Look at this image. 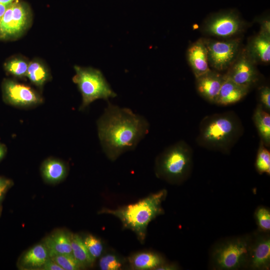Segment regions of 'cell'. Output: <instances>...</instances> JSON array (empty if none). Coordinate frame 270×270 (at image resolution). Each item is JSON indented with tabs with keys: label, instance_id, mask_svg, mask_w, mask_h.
Wrapping results in <instances>:
<instances>
[{
	"label": "cell",
	"instance_id": "cell-1",
	"mask_svg": "<svg viewBox=\"0 0 270 270\" xmlns=\"http://www.w3.org/2000/svg\"><path fill=\"white\" fill-rule=\"evenodd\" d=\"M96 124L102 150L112 161L124 152L134 150L150 128L144 116L110 102Z\"/></svg>",
	"mask_w": 270,
	"mask_h": 270
},
{
	"label": "cell",
	"instance_id": "cell-2",
	"mask_svg": "<svg viewBox=\"0 0 270 270\" xmlns=\"http://www.w3.org/2000/svg\"><path fill=\"white\" fill-rule=\"evenodd\" d=\"M243 132L242 122L234 112L213 114L200 122L196 142L208 150L228 153Z\"/></svg>",
	"mask_w": 270,
	"mask_h": 270
},
{
	"label": "cell",
	"instance_id": "cell-3",
	"mask_svg": "<svg viewBox=\"0 0 270 270\" xmlns=\"http://www.w3.org/2000/svg\"><path fill=\"white\" fill-rule=\"evenodd\" d=\"M166 194L167 191L162 190L134 204L116 210L104 209L101 212L118 218L124 228L134 232L138 240L143 242L149 223L164 213L162 204Z\"/></svg>",
	"mask_w": 270,
	"mask_h": 270
},
{
	"label": "cell",
	"instance_id": "cell-4",
	"mask_svg": "<svg viewBox=\"0 0 270 270\" xmlns=\"http://www.w3.org/2000/svg\"><path fill=\"white\" fill-rule=\"evenodd\" d=\"M192 165V150L183 140L165 149L156 158V176L172 184H180L190 175Z\"/></svg>",
	"mask_w": 270,
	"mask_h": 270
},
{
	"label": "cell",
	"instance_id": "cell-5",
	"mask_svg": "<svg viewBox=\"0 0 270 270\" xmlns=\"http://www.w3.org/2000/svg\"><path fill=\"white\" fill-rule=\"evenodd\" d=\"M251 235L228 238L217 243L210 254L212 268L236 270L247 268Z\"/></svg>",
	"mask_w": 270,
	"mask_h": 270
},
{
	"label": "cell",
	"instance_id": "cell-6",
	"mask_svg": "<svg viewBox=\"0 0 270 270\" xmlns=\"http://www.w3.org/2000/svg\"><path fill=\"white\" fill-rule=\"evenodd\" d=\"M74 69L76 74L72 80L77 84L82 96L80 110L96 100H108L116 96L100 70L78 66H74Z\"/></svg>",
	"mask_w": 270,
	"mask_h": 270
},
{
	"label": "cell",
	"instance_id": "cell-7",
	"mask_svg": "<svg viewBox=\"0 0 270 270\" xmlns=\"http://www.w3.org/2000/svg\"><path fill=\"white\" fill-rule=\"evenodd\" d=\"M32 14L29 4L18 0L10 4L0 21V39L19 38L30 27Z\"/></svg>",
	"mask_w": 270,
	"mask_h": 270
},
{
	"label": "cell",
	"instance_id": "cell-8",
	"mask_svg": "<svg viewBox=\"0 0 270 270\" xmlns=\"http://www.w3.org/2000/svg\"><path fill=\"white\" fill-rule=\"evenodd\" d=\"M208 52L210 68L222 72L231 66L242 50L240 38L224 40L203 38Z\"/></svg>",
	"mask_w": 270,
	"mask_h": 270
},
{
	"label": "cell",
	"instance_id": "cell-9",
	"mask_svg": "<svg viewBox=\"0 0 270 270\" xmlns=\"http://www.w3.org/2000/svg\"><path fill=\"white\" fill-rule=\"evenodd\" d=\"M244 22L234 10H226L211 15L204 22L202 30L208 36L229 38L244 30Z\"/></svg>",
	"mask_w": 270,
	"mask_h": 270
},
{
	"label": "cell",
	"instance_id": "cell-10",
	"mask_svg": "<svg viewBox=\"0 0 270 270\" xmlns=\"http://www.w3.org/2000/svg\"><path fill=\"white\" fill-rule=\"evenodd\" d=\"M270 268L269 232L259 230L252 234L247 268L268 270Z\"/></svg>",
	"mask_w": 270,
	"mask_h": 270
},
{
	"label": "cell",
	"instance_id": "cell-11",
	"mask_svg": "<svg viewBox=\"0 0 270 270\" xmlns=\"http://www.w3.org/2000/svg\"><path fill=\"white\" fill-rule=\"evenodd\" d=\"M5 102L18 106H30L42 102L41 96L30 86L11 80H5L2 86Z\"/></svg>",
	"mask_w": 270,
	"mask_h": 270
},
{
	"label": "cell",
	"instance_id": "cell-12",
	"mask_svg": "<svg viewBox=\"0 0 270 270\" xmlns=\"http://www.w3.org/2000/svg\"><path fill=\"white\" fill-rule=\"evenodd\" d=\"M256 66L247 55L245 49H242L224 75L234 82L250 88L259 78Z\"/></svg>",
	"mask_w": 270,
	"mask_h": 270
},
{
	"label": "cell",
	"instance_id": "cell-13",
	"mask_svg": "<svg viewBox=\"0 0 270 270\" xmlns=\"http://www.w3.org/2000/svg\"><path fill=\"white\" fill-rule=\"evenodd\" d=\"M196 79V88L199 94L210 102L215 103L224 75L210 70Z\"/></svg>",
	"mask_w": 270,
	"mask_h": 270
},
{
	"label": "cell",
	"instance_id": "cell-14",
	"mask_svg": "<svg viewBox=\"0 0 270 270\" xmlns=\"http://www.w3.org/2000/svg\"><path fill=\"white\" fill-rule=\"evenodd\" d=\"M244 49L248 56L256 64H269L270 34L259 32L250 40Z\"/></svg>",
	"mask_w": 270,
	"mask_h": 270
},
{
	"label": "cell",
	"instance_id": "cell-15",
	"mask_svg": "<svg viewBox=\"0 0 270 270\" xmlns=\"http://www.w3.org/2000/svg\"><path fill=\"white\" fill-rule=\"evenodd\" d=\"M186 58L196 78L211 70L203 38L198 40L188 47Z\"/></svg>",
	"mask_w": 270,
	"mask_h": 270
},
{
	"label": "cell",
	"instance_id": "cell-16",
	"mask_svg": "<svg viewBox=\"0 0 270 270\" xmlns=\"http://www.w3.org/2000/svg\"><path fill=\"white\" fill-rule=\"evenodd\" d=\"M250 88L234 82L224 75V80L215 103L222 106L235 104L248 94Z\"/></svg>",
	"mask_w": 270,
	"mask_h": 270
},
{
	"label": "cell",
	"instance_id": "cell-17",
	"mask_svg": "<svg viewBox=\"0 0 270 270\" xmlns=\"http://www.w3.org/2000/svg\"><path fill=\"white\" fill-rule=\"evenodd\" d=\"M50 258L56 256L72 253L71 234L60 231L47 237L44 243Z\"/></svg>",
	"mask_w": 270,
	"mask_h": 270
},
{
	"label": "cell",
	"instance_id": "cell-18",
	"mask_svg": "<svg viewBox=\"0 0 270 270\" xmlns=\"http://www.w3.org/2000/svg\"><path fill=\"white\" fill-rule=\"evenodd\" d=\"M130 266L134 270H156L165 263L164 258L156 252H143L134 254L129 258Z\"/></svg>",
	"mask_w": 270,
	"mask_h": 270
},
{
	"label": "cell",
	"instance_id": "cell-19",
	"mask_svg": "<svg viewBox=\"0 0 270 270\" xmlns=\"http://www.w3.org/2000/svg\"><path fill=\"white\" fill-rule=\"evenodd\" d=\"M253 120L264 145L268 148L270 145V115L261 104H258L254 113Z\"/></svg>",
	"mask_w": 270,
	"mask_h": 270
},
{
	"label": "cell",
	"instance_id": "cell-20",
	"mask_svg": "<svg viewBox=\"0 0 270 270\" xmlns=\"http://www.w3.org/2000/svg\"><path fill=\"white\" fill-rule=\"evenodd\" d=\"M48 250L44 244H38L27 251L22 259V265L30 268L42 267L50 258Z\"/></svg>",
	"mask_w": 270,
	"mask_h": 270
},
{
	"label": "cell",
	"instance_id": "cell-21",
	"mask_svg": "<svg viewBox=\"0 0 270 270\" xmlns=\"http://www.w3.org/2000/svg\"><path fill=\"white\" fill-rule=\"evenodd\" d=\"M42 172L44 180L51 183L62 180L66 174V168L64 163L55 159L46 160L42 167Z\"/></svg>",
	"mask_w": 270,
	"mask_h": 270
},
{
	"label": "cell",
	"instance_id": "cell-22",
	"mask_svg": "<svg viewBox=\"0 0 270 270\" xmlns=\"http://www.w3.org/2000/svg\"><path fill=\"white\" fill-rule=\"evenodd\" d=\"M26 76L33 84L42 87L50 79V74L42 62L34 59L28 64Z\"/></svg>",
	"mask_w": 270,
	"mask_h": 270
},
{
	"label": "cell",
	"instance_id": "cell-23",
	"mask_svg": "<svg viewBox=\"0 0 270 270\" xmlns=\"http://www.w3.org/2000/svg\"><path fill=\"white\" fill-rule=\"evenodd\" d=\"M72 254L82 268L90 266L94 260L90 255L84 240L76 234H71Z\"/></svg>",
	"mask_w": 270,
	"mask_h": 270
},
{
	"label": "cell",
	"instance_id": "cell-24",
	"mask_svg": "<svg viewBox=\"0 0 270 270\" xmlns=\"http://www.w3.org/2000/svg\"><path fill=\"white\" fill-rule=\"evenodd\" d=\"M29 62L22 58H14L4 64V68L10 74L19 78L26 76Z\"/></svg>",
	"mask_w": 270,
	"mask_h": 270
},
{
	"label": "cell",
	"instance_id": "cell-25",
	"mask_svg": "<svg viewBox=\"0 0 270 270\" xmlns=\"http://www.w3.org/2000/svg\"><path fill=\"white\" fill-rule=\"evenodd\" d=\"M255 166L260 174H266L270 175V152L261 140L257 152Z\"/></svg>",
	"mask_w": 270,
	"mask_h": 270
},
{
	"label": "cell",
	"instance_id": "cell-26",
	"mask_svg": "<svg viewBox=\"0 0 270 270\" xmlns=\"http://www.w3.org/2000/svg\"><path fill=\"white\" fill-rule=\"evenodd\" d=\"M50 258L58 264L64 270H76L82 268L72 253L59 254Z\"/></svg>",
	"mask_w": 270,
	"mask_h": 270
},
{
	"label": "cell",
	"instance_id": "cell-27",
	"mask_svg": "<svg viewBox=\"0 0 270 270\" xmlns=\"http://www.w3.org/2000/svg\"><path fill=\"white\" fill-rule=\"evenodd\" d=\"M254 216L259 230L269 232L270 230V211L264 206H259L255 212Z\"/></svg>",
	"mask_w": 270,
	"mask_h": 270
},
{
	"label": "cell",
	"instance_id": "cell-28",
	"mask_svg": "<svg viewBox=\"0 0 270 270\" xmlns=\"http://www.w3.org/2000/svg\"><path fill=\"white\" fill-rule=\"evenodd\" d=\"M123 265L122 260L115 254H108L102 256L99 262V266L102 270H118Z\"/></svg>",
	"mask_w": 270,
	"mask_h": 270
},
{
	"label": "cell",
	"instance_id": "cell-29",
	"mask_svg": "<svg viewBox=\"0 0 270 270\" xmlns=\"http://www.w3.org/2000/svg\"><path fill=\"white\" fill-rule=\"evenodd\" d=\"M84 242L90 255L94 260L100 256L103 246L98 238L92 234H88L85 237Z\"/></svg>",
	"mask_w": 270,
	"mask_h": 270
},
{
	"label": "cell",
	"instance_id": "cell-30",
	"mask_svg": "<svg viewBox=\"0 0 270 270\" xmlns=\"http://www.w3.org/2000/svg\"><path fill=\"white\" fill-rule=\"evenodd\" d=\"M259 98L262 108L267 111L270 110V88L268 86H262L259 90Z\"/></svg>",
	"mask_w": 270,
	"mask_h": 270
},
{
	"label": "cell",
	"instance_id": "cell-31",
	"mask_svg": "<svg viewBox=\"0 0 270 270\" xmlns=\"http://www.w3.org/2000/svg\"><path fill=\"white\" fill-rule=\"evenodd\" d=\"M10 180L0 177V212L1 211V202L8 188L12 185Z\"/></svg>",
	"mask_w": 270,
	"mask_h": 270
},
{
	"label": "cell",
	"instance_id": "cell-32",
	"mask_svg": "<svg viewBox=\"0 0 270 270\" xmlns=\"http://www.w3.org/2000/svg\"><path fill=\"white\" fill-rule=\"evenodd\" d=\"M260 24L259 32L270 34V20L268 16L260 18L258 21Z\"/></svg>",
	"mask_w": 270,
	"mask_h": 270
},
{
	"label": "cell",
	"instance_id": "cell-33",
	"mask_svg": "<svg viewBox=\"0 0 270 270\" xmlns=\"http://www.w3.org/2000/svg\"><path fill=\"white\" fill-rule=\"evenodd\" d=\"M42 270H64L58 264L50 258L42 266Z\"/></svg>",
	"mask_w": 270,
	"mask_h": 270
},
{
	"label": "cell",
	"instance_id": "cell-34",
	"mask_svg": "<svg viewBox=\"0 0 270 270\" xmlns=\"http://www.w3.org/2000/svg\"><path fill=\"white\" fill-rule=\"evenodd\" d=\"M178 267L175 264H166V262L158 267L156 270H177Z\"/></svg>",
	"mask_w": 270,
	"mask_h": 270
},
{
	"label": "cell",
	"instance_id": "cell-35",
	"mask_svg": "<svg viewBox=\"0 0 270 270\" xmlns=\"http://www.w3.org/2000/svg\"><path fill=\"white\" fill-rule=\"evenodd\" d=\"M10 4H0V21L4 16L5 12Z\"/></svg>",
	"mask_w": 270,
	"mask_h": 270
},
{
	"label": "cell",
	"instance_id": "cell-36",
	"mask_svg": "<svg viewBox=\"0 0 270 270\" xmlns=\"http://www.w3.org/2000/svg\"><path fill=\"white\" fill-rule=\"evenodd\" d=\"M6 152V146L4 144H0V160L4 156Z\"/></svg>",
	"mask_w": 270,
	"mask_h": 270
},
{
	"label": "cell",
	"instance_id": "cell-37",
	"mask_svg": "<svg viewBox=\"0 0 270 270\" xmlns=\"http://www.w3.org/2000/svg\"><path fill=\"white\" fill-rule=\"evenodd\" d=\"M18 0H0V4H10Z\"/></svg>",
	"mask_w": 270,
	"mask_h": 270
}]
</instances>
